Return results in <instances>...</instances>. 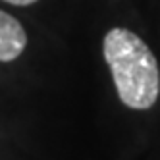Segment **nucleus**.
Returning <instances> with one entry per match:
<instances>
[{
    "label": "nucleus",
    "instance_id": "7ed1b4c3",
    "mask_svg": "<svg viewBox=\"0 0 160 160\" xmlns=\"http://www.w3.org/2000/svg\"><path fill=\"white\" fill-rule=\"evenodd\" d=\"M8 4H14V6H29V4H35L37 0H4Z\"/></svg>",
    "mask_w": 160,
    "mask_h": 160
},
{
    "label": "nucleus",
    "instance_id": "f03ea898",
    "mask_svg": "<svg viewBox=\"0 0 160 160\" xmlns=\"http://www.w3.org/2000/svg\"><path fill=\"white\" fill-rule=\"evenodd\" d=\"M27 35L19 21L0 10V62H12L25 50Z\"/></svg>",
    "mask_w": 160,
    "mask_h": 160
},
{
    "label": "nucleus",
    "instance_id": "f257e3e1",
    "mask_svg": "<svg viewBox=\"0 0 160 160\" xmlns=\"http://www.w3.org/2000/svg\"><path fill=\"white\" fill-rule=\"evenodd\" d=\"M118 97L128 108L147 110L160 95V70L152 50L133 31L114 27L102 44Z\"/></svg>",
    "mask_w": 160,
    "mask_h": 160
}]
</instances>
